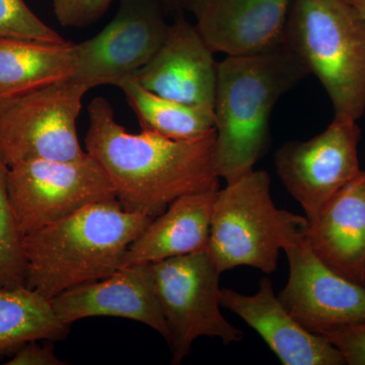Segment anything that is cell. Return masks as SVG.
<instances>
[{
	"label": "cell",
	"mask_w": 365,
	"mask_h": 365,
	"mask_svg": "<svg viewBox=\"0 0 365 365\" xmlns=\"http://www.w3.org/2000/svg\"><path fill=\"white\" fill-rule=\"evenodd\" d=\"M86 151L109 177L124 210L155 218L180 197L220 189L215 131L191 140L125 130L107 98L88 105Z\"/></svg>",
	"instance_id": "cell-1"
},
{
	"label": "cell",
	"mask_w": 365,
	"mask_h": 365,
	"mask_svg": "<svg viewBox=\"0 0 365 365\" xmlns=\"http://www.w3.org/2000/svg\"><path fill=\"white\" fill-rule=\"evenodd\" d=\"M309 76L285 45L218 62L215 167L220 179L235 181L254 170L270 144V118L278 101Z\"/></svg>",
	"instance_id": "cell-2"
},
{
	"label": "cell",
	"mask_w": 365,
	"mask_h": 365,
	"mask_svg": "<svg viewBox=\"0 0 365 365\" xmlns=\"http://www.w3.org/2000/svg\"><path fill=\"white\" fill-rule=\"evenodd\" d=\"M153 218L129 212L117 199L88 204L24 235L26 285L51 300L112 275Z\"/></svg>",
	"instance_id": "cell-3"
},
{
	"label": "cell",
	"mask_w": 365,
	"mask_h": 365,
	"mask_svg": "<svg viewBox=\"0 0 365 365\" xmlns=\"http://www.w3.org/2000/svg\"><path fill=\"white\" fill-rule=\"evenodd\" d=\"M283 45L319 79L333 120L357 122L365 112V21L346 0H292Z\"/></svg>",
	"instance_id": "cell-4"
},
{
	"label": "cell",
	"mask_w": 365,
	"mask_h": 365,
	"mask_svg": "<svg viewBox=\"0 0 365 365\" xmlns=\"http://www.w3.org/2000/svg\"><path fill=\"white\" fill-rule=\"evenodd\" d=\"M309 225L306 216L276 207L271 178L251 170L216 192L207 251L220 273L249 266L272 274L281 250Z\"/></svg>",
	"instance_id": "cell-5"
},
{
	"label": "cell",
	"mask_w": 365,
	"mask_h": 365,
	"mask_svg": "<svg viewBox=\"0 0 365 365\" xmlns=\"http://www.w3.org/2000/svg\"><path fill=\"white\" fill-rule=\"evenodd\" d=\"M155 292L170 332L172 364H182L200 337L239 342L244 334L220 311V273L207 249L150 264Z\"/></svg>",
	"instance_id": "cell-6"
},
{
	"label": "cell",
	"mask_w": 365,
	"mask_h": 365,
	"mask_svg": "<svg viewBox=\"0 0 365 365\" xmlns=\"http://www.w3.org/2000/svg\"><path fill=\"white\" fill-rule=\"evenodd\" d=\"M88 91L69 78L0 102V158L7 167L85 157L76 121Z\"/></svg>",
	"instance_id": "cell-7"
},
{
	"label": "cell",
	"mask_w": 365,
	"mask_h": 365,
	"mask_svg": "<svg viewBox=\"0 0 365 365\" xmlns=\"http://www.w3.org/2000/svg\"><path fill=\"white\" fill-rule=\"evenodd\" d=\"M9 199L24 235L88 204L116 199L100 163L88 153L73 160H32L9 168Z\"/></svg>",
	"instance_id": "cell-8"
},
{
	"label": "cell",
	"mask_w": 365,
	"mask_h": 365,
	"mask_svg": "<svg viewBox=\"0 0 365 365\" xmlns=\"http://www.w3.org/2000/svg\"><path fill=\"white\" fill-rule=\"evenodd\" d=\"M165 16L160 0H119L114 19L100 33L74 44L71 79L91 90L135 76L162 46L170 25Z\"/></svg>",
	"instance_id": "cell-9"
},
{
	"label": "cell",
	"mask_w": 365,
	"mask_h": 365,
	"mask_svg": "<svg viewBox=\"0 0 365 365\" xmlns=\"http://www.w3.org/2000/svg\"><path fill=\"white\" fill-rule=\"evenodd\" d=\"M357 122L337 121L306 141H287L274 155V165L288 193L304 209L307 222L361 172Z\"/></svg>",
	"instance_id": "cell-10"
},
{
	"label": "cell",
	"mask_w": 365,
	"mask_h": 365,
	"mask_svg": "<svg viewBox=\"0 0 365 365\" xmlns=\"http://www.w3.org/2000/svg\"><path fill=\"white\" fill-rule=\"evenodd\" d=\"M284 251L289 277L278 299L299 324L319 334L365 323V285L347 279L319 260L304 242V234Z\"/></svg>",
	"instance_id": "cell-11"
},
{
	"label": "cell",
	"mask_w": 365,
	"mask_h": 365,
	"mask_svg": "<svg viewBox=\"0 0 365 365\" xmlns=\"http://www.w3.org/2000/svg\"><path fill=\"white\" fill-rule=\"evenodd\" d=\"M217 67L195 25L179 14L160 49L133 78L160 97L215 111Z\"/></svg>",
	"instance_id": "cell-12"
},
{
	"label": "cell",
	"mask_w": 365,
	"mask_h": 365,
	"mask_svg": "<svg viewBox=\"0 0 365 365\" xmlns=\"http://www.w3.org/2000/svg\"><path fill=\"white\" fill-rule=\"evenodd\" d=\"M292 0H185L201 37L215 53L258 54L282 45Z\"/></svg>",
	"instance_id": "cell-13"
},
{
	"label": "cell",
	"mask_w": 365,
	"mask_h": 365,
	"mask_svg": "<svg viewBox=\"0 0 365 365\" xmlns=\"http://www.w3.org/2000/svg\"><path fill=\"white\" fill-rule=\"evenodd\" d=\"M51 304L66 325L93 317H117L150 327L170 343L150 264L122 267L103 279L62 292L51 299Z\"/></svg>",
	"instance_id": "cell-14"
},
{
	"label": "cell",
	"mask_w": 365,
	"mask_h": 365,
	"mask_svg": "<svg viewBox=\"0 0 365 365\" xmlns=\"http://www.w3.org/2000/svg\"><path fill=\"white\" fill-rule=\"evenodd\" d=\"M220 304L254 329L284 365H343L339 350L326 337L299 324L274 294L272 281L262 278L256 294L225 288Z\"/></svg>",
	"instance_id": "cell-15"
},
{
	"label": "cell",
	"mask_w": 365,
	"mask_h": 365,
	"mask_svg": "<svg viewBox=\"0 0 365 365\" xmlns=\"http://www.w3.org/2000/svg\"><path fill=\"white\" fill-rule=\"evenodd\" d=\"M304 242L347 279L365 285V170L338 191L309 222Z\"/></svg>",
	"instance_id": "cell-16"
},
{
	"label": "cell",
	"mask_w": 365,
	"mask_h": 365,
	"mask_svg": "<svg viewBox=\"0 0 365 365\" xmlns=\"http://www.w3.org/2000/svg\"><path fill=\"white\" fill-rule=\"evenodd\" d=\"M216 192L190 194L170 203L129 246L122 267L207 249Z\"/></svg>",
	"instance_id": "cell-17"
},
{
	"label": "cell",
	"mask_w": 365,
	"mask_h": 365,
	"mask_svg": "<svg viewBox=\"0 0 365 365\" xmlns=\"http://www.w3.org/2000/svg\"><path fill=\"white\" fill-rule=\"evenodd\" d=\"M74 43L0 39V102L73 76Z\"/></svg>",
	"instance_id": "cell-18"
},
{
	"label": "cell",
	"mask_w": 365,
	"mask_h": 365,
	"mask_svg": "<svg viewBox=\"0 0 365 365\" xmlns=\"http://www.w3.org/2000/svg\"><path fill=\"white\" fill-rule=\"evenodd\" d=\"M69 327L60 321L51 300L26 285L0 288V357L32 341L63 339Z\"/></svg>",
	"instance_id": "cell-19"
},
{
	"label": "cell",
	"mask_w": 365,
	"mask_h": 365,
	"mask_svg": "<svg viewBox=\"0 0 365 365\" xmlns=\"http://www.w3.org/2000/svg\"><path fill=\"white\" fill-rule=\"evenodd\" d=\"M118 88L135 113L141 131L173 140H191L215 131V111L160 97L133 76L124 79Z\"/></svg>",
	"instance_id": "cell-20"
},
{
	"label": "cell",
	"mask_w": 365,
	"mask_h": 365,
	"mask_svg": "<svg viewBox=\"0 0 365 365\" xmlns=\"http://www.w3.org/2000/svg\"><path fill=\"white\" fill-rule=\"evenodd\" d=\"M9 170L0 158V288L24 287L26 283L24 235L9 199Z\"/></svg>",
	"instance_id": "cell-21"
},
{
	"label": "cell",
	"mask_w": 365,
	"mask_h": 365,
	"mask_svg": "<svg viewBox=\"0 0 365 365\" xmlns=\"http://www.w3.org/2000/svg\"><path fill=\"white\" fill-rule=\"evenodd\" d=\"M0 39L67 42L34 14L25 0H0Z\"/></svg>",
	"instance_id": "cell-22"
},
{
	"label": "cell",
	"mask_w": 365,
	"mask_h": 365,
	"mask_svg": "<svg viewBox=\"0 0 365 365\" xmlns=\"http://www.w3.org/2000/svg\"><path fill=\"white\" fill-rule=\"evenodd\" d=\"M113 0H53V11L60 25L83 29L97 23Z\"/></svg>",
	"instance_id": "cell-23"
},
{
	"label": "cell",
	"mask_w": 365,
	"mask_h": 365,
	"mask_svg": "<svg viewBox=\"0 0 365 365\" xmlns=\"http://www.w3.org/2000/svg\"><path fill=\"white\" fill-rule=\"evenodd\" d=\"M324 336L342 354L345 364L365 365V323L323 331Z\"/></svg>",
	"instance_id": "cell-24"
},
{
	"label": "cell",
	"mask_w": 365,
	"mask_h": 365,
	"mask_svg": "<svg viewBox=\"0 0 365 365\" xmlns=\"http://www.w3.org/2000/svg\"><path fill=\"white\" fill-rule=\"evenodd\" d=\"M39 341H32L21 346L7 365H64L66 362L60 359L54 352V346L39 345Z\"/></svg>",
	"instance_id": "cell-25"
},
{
	"label": "cell",
	"mask_w": 365,
	"mask_h": 365,
	"mask_svg": "<svg viewBox=\"0 0 365 365\" xmlns=\"http://www.w3.org/2000/svg\"><path fill=\"white\" fill-rule=\"evenodd\" d=\"M160 1L167 14H172L175 16L184 14L185 0H160Z\"/></svg>",
	"instance_id": "cell-26"
},
{
	"label": "cell",
	"mask_w": 365,
	"mask_h": 365,
	"mask_svg": "<svg viewBox=\"0 0 365 365\" xmlns=\"http://www.w3.org/2000/svg\"><path fill=\"white\" fill-rule=\"evenodd\" d=\"M346 1L349 2L359 11L360 16L365 21V0H346Z\"/></svg>",
	"instance_id": "cell-27"
}]
</instances>
